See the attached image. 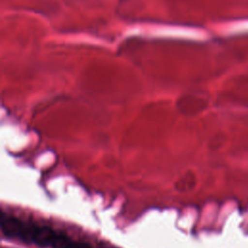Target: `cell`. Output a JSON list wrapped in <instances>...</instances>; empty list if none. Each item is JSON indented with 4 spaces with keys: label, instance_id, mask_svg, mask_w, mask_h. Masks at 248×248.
<instances>
[{
    "label": "cell",
    "instance_id": "obj_1",
    "mask_svg": "<svg viewBox=\"0 0 248 248\" xmlns=\"http://www.w3.org/2000/svg\"><path fill=\"white\" fill-rule=\"evenodd\" d=\"M1 231L7 237L21 239L26 223L14 216H8L4 212L1 213L0 219Z\"/></svg>",
    "mask_w": 248,
    "mask_h": 248
},
{
    "label": "cell",
    "instance_id": "obj_2",
    "mask_svg": "<svg viewBox=\"0 0 248 248\" xmlns=\"http://www.w3.org/2000/svg\"><path fill=\"white\" fill-rule=\"evenodd\" d=\"M55 234L56 231L52 230L47 226L35 225L32 233L31 243H34L40 247H50L55 237Z\"/></svg>",
    "mask_w": 248,
    "mask_h": 248
},
{
    "label": "cell",
    "instance_id": "obj_3",
    "mask_svg": "<svg viewBox=\"0 0 248 248\" xmlns=\"http://www.w3.org/2000/svg\"><path fill=\"white\" fill-rule=\"evenodd\" d=\"M74 240L69 238L64 232H56L50 248H72Z\"/></svg>",
    "mask_w": 248,
    "mask_h": 248
},
{
    "label": "cell",
    "instance_id": "obj_4",
    "mask_svg": "<svg viewBox=\"0 0 248 248\" xmlns=\"http://www.w3.org/2000/svg\"><path fill=\"white\" fill-rule=\"evenodd\" d=\"M72 248H93L91 247L89 244L87 243H83V242H78V241H74Z\"/></svg>",
    "mask_w": 248,
    "mask_h": 248
}]
</instances>
